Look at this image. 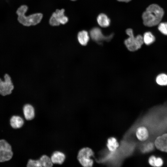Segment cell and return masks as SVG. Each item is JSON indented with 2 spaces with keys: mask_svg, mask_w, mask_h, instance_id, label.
<instances>
[{
  "mask_svg": "<svg viewBox=\"0 0 167 167\" xmlns=\"http://www.w3.org/2000/svg\"><path fill=\"white\" fill-rule=\"evenodd\" d=\"M65 10L57 9L52 14L49 20V24L53 26H58L60 24H65L68 21L67 17L65 15Z\"/></svg>",
  "mask_w": 167,
  "mask_h": 167,
  "instance_id": "52a82bcc",
  "label": "cell"
},
{
  "mask_svg": "<svg viewBox=\"0 0 167 167\" xmlns=\"http://www.w3.org/2000/svg\"><path fill=\"white\" fill-rule=\"evenodd\" d=\"M24 114L25 118L30 120L33 118L35 116L34 109L33 106L29 104H26L23 108Z\"/></svg>",
  "mask_w": 167,
  "mask_h": 167,
  "instance_id": "8fae6325",
  "label": "cell"
},
{
  "mask_svg": "<svg viewBox=\"0 0 167 167\" xmlns=\"http://www.w3.org/2000/svg\"><path fill=\"white\" fill-rule=\"evenodd\" d=\"M129 37L124 41V43L128 49L131 51L139 49L143 44V37L140 35L135 36L133 31L131 28L127 29L126 31Z\"/></svg>",
  "mask_w": 167,
  "mask_h": 167,
  "instance_id": "3957f363",
  "label": "cell"
},
{
  "mask_svg": "<svg viewBox=\"0 0 167 167\" xmlns=\"http://www.w3.org/2000/svg\"><path fill=\"white\" fill-rule=\"evenodd\" d=\"M163 162L162 159L160 158H156L155 165V166L160 167L162 165Z\"/></svg>",
  "mask_w": 167,
  "mask_h": 167,
  "instance_id": "603a6c76",
  "label": "cell"
},
{
  "mask_svg": "<svg viewBox=\"0 0 167 167\" xmlns=\"http://www.w3.org/2000/svg\"><path fill=\"white\" fill-rule=\"evenodd\" d=\"M153 144L151 143H149L144 148V150L145 152H148L152 150L153 149Z\"/></svg>",
  "mask_w": 167,
  "mask_h": 167,
  "instance_id": "cb8c5ba5",
  "label": "cell"
},
{
  "mask_svg": "<svg viewBox=\"0 0 167 167\" xmlns=\"http://www.w3.org/2000/svg\"><path fill=\"white\" fill-rule=\"evenodd\" d=\"M4 80L0 78V95L4 96L11 95L15 86L11 76L8 73L3 76Z\"/></svg>",
  "mask_w": 167,
  "mask_h": 167,
  "instance_id": "277c9868",
  "label": "cell"
},
{
  "mask_svg": "<svg viewBox=\"0 0 167 167\" xmlns=\"http://www.w3.org/2000/svg\"><path fill=\"white\" fill-rule=\"evenodd\" d=\"M39 161L42 167H51L53 165L51 158L46 155H43L40 158Z\"/></svg>",
  "mask_w": 167,
  "mask_h": 167,
  "instance_id": "ac0fdd59",
  "label": "cell"
},
{
  "mask_svg": "<svg viewBox=\"0 0 167 167\" xmlns=\"http://www.w3.org/2000/svg\"><path fill=\"white\" fill-rule=\"evenodd\" d=\"M89 34L86 31L83 30L79 31L77 36L78 42L82 45H86L89 40Z\"/></svg>",
  "mask_w": 167,
  "mask_h": 167,
  "instance_id": "7c38bea8",
  "label": "cell"
},
{
  "mask_svg": "<svg viewBox=\"0 0 167 167\" xmlns=\"http://www.w3.org/2000/svg\"><path fill=\"white\" fill-rule=\"evenodd\" d=\"M156 83L160 85H167V75L164 73L160 74L156 77Z\"/></svg>",
  "mask_w": 167,
  "mask_h": 167,
  "instance_id": "d6986e66",
  "label": "cell"
},
{
  "mask_svg": "<svg viewBox=\"0 0 167 167\" xmlns=\"http://www.w3.org/2000/svg\"><path fill=\"white\" fill-rule=\"evenodd\" d=\"M136 135L137 138L141 141L146 140L148 136V131L144 127L138 128L136 131Z\"/></svg>",
  "mask_w": 167,
  "mask_h": 167,
  "instance_id": "9a60e30c",
  "label": "cell"
},
{
  "mask_svg": "<svg viewBox=\"0 0 167 167\" xmlns=\"http://www.w3.org/2000/svg\"><path fill=\"white\" fill-rule=\"evenodd\" d=\"M93 155V152L90 148H83L78 153V160L83 166L85 167H91L93 164V161L91 157Z\"/></svg>",
  "mask_w": 167,
  "mask_h": 167,
  "instance_id": "8992f818",
  "label": "cell"
},
{
  "mask_svg": "<svg viewBox=\"0 0 167 167\" xmlns=\"http://www.w3.org/2000/svg\"><path fill=\"white\" fill-rule=\"evenodd\" d=\"M119 145V143L115 138L112 137L108 139L107 146L108 149L110 152H114L117 149Z\"/></svg>",
  "mask_w": 167,
  "mask_h": 167,
  "instance_id": "2e32d148",
  "label": "cell"
},
{
  "mask_svg": "<svg viewBox=\"0 0 167 167\" xmlns=\"http://www.w3.org/2000/svg\"><path fill=\"white\" fill-rule=\"evenodd\" d=\"M156 158L154 156H152L149 159V164L152 166H155V163Z\"/></svg>",
  "mask_w": 167,
  "mask_h": 167,
  "instance_id": "7402d4cb",
  "label": "cell"
},
{
  "mask_svg": "<svg viewBox=\"0 0 167 167\" xmlns=\"http://www.w3.org/2000/svg\"><path fill=\"white\" fill-rule=\"evenodd\" d=\"M10 124L11 127L14 129L20 128L24 123L23 119L18 115H13L10 119Z\"/></svg>",
  "mask_w": 167,
  "mask_h": 167,
  "instance_id": "30bf717a",
  "label": "cell"
},
{
  "mask_svg": "<svg viewBox=\"0 0 167 167\" xmlns=\"http://www.w3.org/2000/svg\"><path fill=\"white\" fill-rule=\"evenodd\" d=\"M155 145L158 149L167 152V133L158 137L155 140Z\"/></svg>",
  "mask_w": 167,
  "mask_h": 167,
  "instance_id": "9c48e42d",
  "label": "cell"
},
{
  "mask_svg": "<svg viewBox=\"0 0 167 167\" xmlns=\"http://www.w3.org/2000/svg\"><path fill=\"white\" fill-rule=\"evenodd\" d=\"M164 14L163 9L156 4L149 5L142 15L143 24L148 27H152L159 24Z\"/></svg>",
  "mask_w": 167,
  "mask_h": 167,
  "instance_id": "6da1fadb",
  "label": "cell"
},
{
  "mask_svg": "<svg viewBox=\"0 0 167 167\" xmlns=\"http://www.w3.org/2000/svg\"><path fill=\"white\" fill-rule=\"evenodd\" d=\"M28 9V6L25 5H22L17 9L16 13L19 22L23 25L27 27L38 24L43 18V14L40 13H36L26 15L25 14Z\"/></svg>",
  "mask_w": 167,
  "mask_h": 167,
  "instance_id": "7a4b0ae2",
  "label": "cell"
},
{
  "mask_svg": "<svg viewBox=\"0 0 167 167\" xmlns=\"http://www.w3.org/2000/svg\"><path fill=\"white\" fill-rule=\"evenodd\" d=\"M51 159L53 163L61 164L65 159V156L62 152L56 151L52 155Z\"/></svg>",
  "mask_w": 167,
  "mask_h": 167,
  "instance_id": "5bb4252c",
  "label": "cell"
},
{
  "mask_svg": "<svg viewBox=\"0 0 167 167\" xmlns=\"http://www.w3.org/2000/svg\"><path fill=\"white\" fill-rule=\"evenodd\" d=\"M158 29L162 34L167 35V23L163 22L159 23Z\"/></svg>",
  "mask_w": 167,
  "mask_h": 167,
  "instance_id": "44dd1931",
  "label": "cell"
},
{
  "mask_svg": "<svg viewBox=\"0 0 167 167\" xmlns=\"http://www.w3.org/2000/svg\"><path fill=\"white\" fill-rule=\"evenodd\" d=\"M89 35L93 40L98 43H101L104 41H109L113 36V34L107 36L104 35L101 29L97 27L91 29Z\"/></svg>",
  "mask_w": 167,
  "mask_h": 167,
  "instance_id": "ba28073f",
  "label": "cell"
},
{
  "mask_svg": "<svg viewBox=\"0 0 167 167\" xmlns=\"http://www.w3.org/2000/svg\"><path fill=\"white\" fill-rule=\"evenodd\" d=\"M143 37V43L147 45L152 44L155 40L154 36L149 32H145Z\"/></svg>",
  "mask_w": 167,
  "mask_h": 167,
  "instance_id": "e0dca14e",
  "label": "cell"
},
{
  "mask_svg": "<svg viewBox=\"0 0 167 167\" xmlns=\"http://www.w3.org/2000/svg\"><path fill=\"white\" fill-rule=\"evenodd\" d=\"M71 0L72 1H76L77 0Z\"/></svg>",
  "mask_w": 167,
  "mask_h": 167,
  "instance_id": "484cf974",
  "label": "cell"
},
{
  "mask_svg": "<svg viewBox=\"0 0 167 167\" xmlns=\"http://www.w3.org/2000/svg\"><path fill=\"white\" fill-rule=\"evenodd\" d=\"M13 156L11 145L6 140L0 139V163L11 160Z\"/></svg>",
  "mask_w": 167,
  "mask_h": 167,
  "instance_id": "5b68a950",
  "label": "cell"
},
{
  "mask_svg": "<svg viewBox=\"0 0 167 167\" xmlns=\"http://www.w3.org/2000/svg\"><path fill=\"white\" fill-rule=\"evenodd\" d=\"M117 0L118 1L121 2H129L131 0Z\"/></svg>",
  "mask_w": 167,
  "mask_h": 167,
  "instance_id": "d4e9b609",
  "label": "cell"
},
{
  "mask_svg": "<svg viewBox=\"0 0 167 167\" xmlns=\"http://www.w3.org/2000/svg\"><path fill=\"white\" fill-rule=\"evenodd\" d=\"M27 166L28 167H41V165L39 160H29L27 163Z\"/></svg>",
  "mask_w": 167,
  "mask_h": 167,
  "instance_id": "ffe728a7",
  "label": "cell"
},
{
  "mask_svg": "<svg viewBox=\"0 0 167 167\" xmlns=\"http://www.w3.org/2000/svg\"><path fill=\"white\" fill-rule=\"evenodd\" d=\"M96 19L98 24L102 28L107 27L110 24V20L109 18L104 13L99 15Z\"/></svg>",
  "mask_w": 167,
  "mask_h": 167,
  "instance_id": "4fadbf2b",
  "label": "cell"
}]
</instances>
